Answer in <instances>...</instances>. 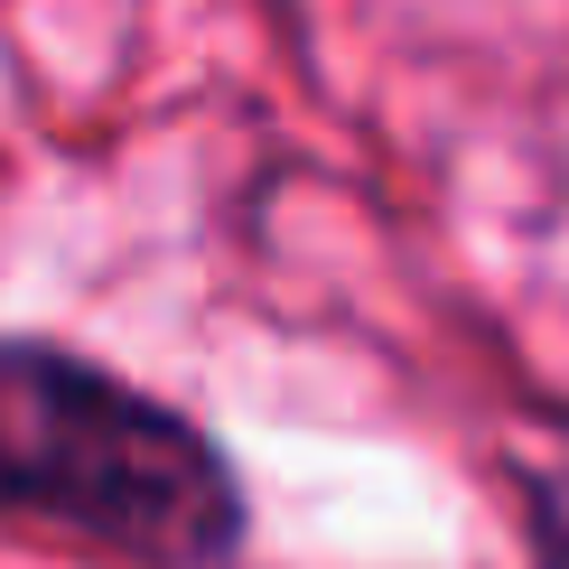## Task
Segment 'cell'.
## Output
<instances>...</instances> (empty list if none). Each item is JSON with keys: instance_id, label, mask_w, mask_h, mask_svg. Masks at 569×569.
Returning <instances> with one entry per match:
<instances>
[{"instance_id": "1", "label": "cell", "mask_w": 569, "mask_h": 569, "mask_svg": "<svg viewBox=\"0 0 569 569\" xmlns=\"http://www.w3.org/2000/svg\"><path fill=\"white\" fill-rule=\"evenodd\" d=\"M0 513H38L131 560H216L243 495L206 430L57 346H0Z\"/></svg>"}, {"instance_id": "2", "label": "cell", "mask_w": 569, "mask_h": 569, "mask_svg": "<svg viewBox=\"0 0 569 569\" xmlns=\"http://www.w3.org/2000/svg\"><path fill=\"white\" fill-rule=\"evenodd\" d=\"M532 551H541V569H569V477L532 486Z\"/></svg>"}]
</instances>
